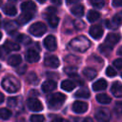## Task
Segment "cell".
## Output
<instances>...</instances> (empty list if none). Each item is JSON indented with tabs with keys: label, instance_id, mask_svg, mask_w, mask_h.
Masks as SVG:
<instances>
[{
	"label": "cell",
	"instance_id": "obj_1",
	"mask_svg": "<svg viewBox=\"0 0 122 122\" xmlns=\"http://www.w3.org/2000/svg\"><path fill=\"white\" fill-rule=\"evenodd\" d=\"M91 46L90 40L85 36H78L73 38L70 42V47L76 51H87Z\"/></svg>",
	"mask_w": 122,
	"mask_h": 122
},
{
	"label": "cell",
	"instance_id": "obj_2",
	"mask_svg": "<svg viewBox=\"0 0 122 122\" xmlns=\"http://www.w3.org/2000/svg\"><path fill=\"white\" fill-rule=\"evenodd\" d=\"M2 87L8 92H15L20 89V82L15 76L7 75L2 80Z\"/></svg>",
	"mask_w": 122,
	"mask_h": 122
},
{
	"label": "cell",
	"instance_id": "obj_3",
	"mask_svg": "<svg viewBox=\"0 0 122 122\" xmlns=\"http://www.w3.org/2000/svg\"><path fill=\"white\" fill-rule=\"evenodd\" d=\"M66 100V95L61 92H55L51 94L48 99V105L51 109L58 110L61 108V106L64 104Z\"/></svg>",
	"mask_w": 122,
	"mask_h": 122
},
{
	"label": "cell",
	"instance_id": "obj_4",
	"mask_svg": "<svg viewBox=\"0 0 122 122\" xmlns=\"http://www.w3.org/2000/svg\"><path fill=\"white\" fill-rule=\"evenodd\" d=\"M47 30V27L44 23L42 22H36V23H33L30 29H29V31L30 34L34 35V36H42Z\"/></svg>",
	"mask_w": 122,
	"mask_h": 122
},
{
	"label": "cell",
	"instance_id": "obj_5",
	"mask_svg": "<svg viewBox=\"0 0 122 122\" xmlns=\"http://www.w3.org/2000/svg\"><path fill=\"white\" fill-rule=\"evenodd\" d=\"M27 106L32 112H40L43 110V104L35 97H30L27 100Z\"/></svg>",
	"mask_w": 122,
	"mask_h": 122
},
{
	"label": "cell",
	"instance_id": "obj_6",
	"mask_svg": "<svg viewBox=\"0 0 122 122\" xmlns=\"http://www.w3.org/2000/svg\"><path fill=\"white\" fill-rule=\"evenodd\" d=\"M95 117L97 120L101 121V122H107L110 117H111V114H110V112L109 110L105 109V108H100L96 111L95 112Z\"/></svg>",
	"mask_w": 122,
	"mask_h": 122
},
{
	"label": "cell",
	"instance_id": "obj_7",
	"mask_svg": "<svg viewBox=\"0 0 122 122\" xmlns=\"http://www.w3.org/2000/svg\"><path fill=\"white\" fill-rule=\"evenodd\" d=\"M44 46L47 50L52 51L56 49L57 47V42H56V38L53 35H48L45 39H44Z\"/></svg>",
	"mask_w": 122,
	"mask_h": 122
},
{
	"label": "cell",
	"instance_id": "obj_8",
	"mask_svg": "<svg viewBox=\"0 0 122 122\" xmlns=\"http://www.w3.org/2000/svg\"><path fill=\"white\" fill-rule=\"evenodd\" d=\"M44 64H45L46 67L55 69V68L59 67L60 61H59V59H58L56 56H54V55H49V56L45 57V59H44Z\"/></svg>",
	"mask_w": 122,
	"mask_h": 122
},
{
	"label": "cell",
	"instance_id": "obj_9",
	"mask_svg": "<svg viewBox=\"0 0 122 122\" xmlns=\"http://www.w3.org/2000/svg\"><path fill=\"white\" fill-rule=\"evenodd\" d=\"M88 110V104L84 101H75L72 104V111L76 113H84Z\"/></svg>",
	"mask_w": 122,
	"mask_h": 122
},
{
	"label": "cell",
	"instance_id": "obj_10",
	"mask_svg": "<svg viewBox=\"0 0 122 122\" xmlns=\"http://www.w3.org/2000/svg\"><path fill=\"white\" fill-rule=\"evenodd\" d=\"M89 32H90V35H91L92 38H94V39H99V38H101V36L103 35V29H102L100 26H98V25H94V26H92V27H91Z\"/></svg>",
	"mask_w": 122,
	"mask_h": 122
},
{
	"label": "cell",
	"instance_id": "obj_11",
	"mask_svg": "<svg viewBox=\"0 0 122 122\" xmlns=\"http://www.w3.org/2000/svg\"><path fill=\"white\" fill-rule=\"evenodd\" d=\"M39 58H40V55H39L38 51H35V50L30 49V50H29V51H27V53H26V60H27L28 62L34 63V62H37V61L39 60Z\"/></svg>",
	"mask_w": 122,
	"mask_h": 122
},
{
	"label": "cell",
	"instance_id": "obj_12",
	"mask_svg": "<svg viewBox=\"0 0 122 122\" xmlns=\"http://www.w3.org/2000/svg\"><path fill=\"white\" fill-rule=\"evenodd\" d=\"M121 24V15L116 14L112 20L106 21V25L109 29H117Z\"/></svg>",
	"mask_w": 122,
	"mask_h": 122
},
{
	"label": "cell",
	"instance_id": "obj_13",
	"mask_svg": "<svg viewBox=\"0 0 122 122\" xmlns=\"http://www.w3.org/2000/svg\"><path fill=\"white\" fill-rule=\"evenodd\" d=\"M120 40V35L117 33H109L106 37L105 40V44L112 47L113 45H115L116 43H118Z\"/></svg>",
	"mask_w": 122,
	"mask_h": 122
},
{
	"label": "cell",
	"instance_id": "obj_14",
	"mask_svg": "<svg viewBox=\"0 0 122 122\" xmlns=\"http://www.w3.org/2000/svg\"><path fill=\"white\" fill-rule=\"evenodd\" d=\"M55 88H56V82L53 80H47L41 86V89L44 92H50L53 91Z\"/></svg>",
	"mask_w": 122,
	"mask_h": 122
},
{
	"label": "cell",
	"instance_id": "obj_15",
	"mask_svg": "<svg viewBox=\"0 0 122 122\" xmlns=\"http://www.w3.org/2000/svg\"><path fill=\"white\" fill-rule=\"evenodd\" d=\"M21 10L24 12H33L36 10V5L31 1H26L21 4Z\"/></svg>",
	"mask_w": 122,
	"mask_h": 122
},
{
	"label": "cell",
	"instance_id": "obj_16",
	"mask_svg": "<svg viewBox=\"0 0 122 122\" xmlns=\"http://www.w3.org/2000/svg\"><path fill=\"white\" fill-rule=\"evenodd\" d=\"M111 92L115 96V97H121L122 96V89H121V84L120 82L116 81L114 83H112V88H111Z\"/></svg>",
	"mask_w": 122,
	"mask_h": 122
},
{
	"label": "cell",
	"instance_id": "obj_17",
	"mask_svg": "<svg viewBox=\"0 0 122 122\" xmlns=\"http://www.w3.org/2000/svg\"><path fill=\"white\" fill-rule=\"evenodd\" d=\"M108 86V83L105 79H99L97 80L96 82L93 83L92 85V90L95 91V92H100V91H103L107 88Z\"/></svg>",
	"mask_w": 122,
	"mask_h": 122
},
{
	"label": "cell",
	"instance_id": "obj_18",
	"mask_svg": "<svg viewBox=\"0 0 122 122\" xmlns=\"http://www.w3.org/2000/svg\"><path fill=\"white\" fill-rule=\"evenodd\" d=\"M75 88V83L71 80H69V79H66V80H63L61 82V89L64 90V91H67V92H71L72 91L73 89Z\"/></svg>",
	"mask_w": 122,
	"mask_h": 122
},
{
	"label": "cell",
	"instance_id": "obj_19",
	"mask_svg": "<svg viewBox=\"0 0 122 122\" xmlns=\"http://www.w3.org/2000/svg\"><path fill=\"white\" fill-rule=\"evenodd\" d=\"M33 17V13L32 12H23L17 19V22L19 24H26L28 23L31 18Z\"/></svg>",
	"mask_w": 122,
	"mask_h": 122
},
{
	"label": "cell",
	"instance_id": "obj_20",
	"mask_svg": "<svg viewBox=\"0 0 122 122\" xmlns=\"http://www.w3.org/2000/svg\"><path fill=\"white\" fill-rule=\"evenodd\" d=\"M97 74V71L92 69V68H85L83 70V75L88 79V80H92L93 79Z\"/></svg>",
	"mask_w": 122,
	"mask_h": 122
},
{
	"label": "cell",
	"instance_id": "obj_21",
	"mask_svg": "<svg viewBox=\"0 0 122 122\" xmlns=\"http://www.w3.org/2000/svg\"><path fill=\"white\" fill-rule=\"evenodd\" d=\"M7 51H19L20 50V46L18 44H16L15 42L12 41H6L4 46H3Z\"/></svg>",
	"mask_w": 122,
	"mask_h": 122
},
{
	"label": "cell",
	"instance_id": "obj_22",
	"mask_svg": "<svg viewBox=\"0 0 122 122\" xmlns=\"http://www.w3.org/2000/svg\"><path fill=\"white\" fill-rule=\"evenodd\" d=\"M21 61H22V58H21V56L18 55V54H13V55L10 56L9 59H8L9 65H10V66H12V67L18 66V65L21 63Z\"/></svg>",
	"mask_w": 122,
	"mask_h": 122
},
{
	"label": "cell",
	"instance_id": "obj_23",
	"mask_svg": "<svg viewBox=\"0 0 122 122\" xmlns=\"http://www.w3.org/2000/svg\"><path fill=\"white\" fill-rule=\"evenodd\" d=\"M3 11H4L6 14L10 15V16H13V15L16 14L17 10H16V8H15L13 5H11V4H7V5L3 8Z\"/></svg>",
	"mask_w": 122,
	"mask_h": 122
},
{
	"label": "cell",
	"instance_id": "obj_24",
	"mask_svg": "<svg viewBox=\"0 0 122 122\" xmlns=\"http://www.w3.org/2000/svg\"><path fill=\"white\" fill-rule=\"evenodd\" d=\"M5 30H7V32L12 34L17 30V24L13 21H8L5 23Z\"/></svg>",
	"mask_w": 122,
	"mask_h": 122
},
{
	"label": "cell",
	"instance_id": "obj_25",
	"mask_svg": "<svg viewBox=\"0 0 122 122\" xmlns=\"http://www.w3.org/2000/svg\"><path fill=\"white\" fill-rule=\"evenodd\" d=\"M71 13L73 15H75L77 17H80V16H82L84 14V7L82 5H76V6L71 8Z\"/></svg>",
	"mask_w": 122,
	"mask_h": 122
},
{
	"label": "cell",
	"instance_id": "obj_26",
	"mask_svg": "<svg viewBox=\"0 0 122 122\" xmlns=\"http://www.w3.org/2000/svg\"><path fill=\"white\" fill-rule=\"evenodd\" d=\"M96 100H97V102H99L101 104H109L112 101L111 97L108 94H106V93H99V94H97L96 95Z\"/></svg>",
	"mask_w": 122,
	"mask_h": 122
},
{
	"label": "cell",
	"instance_id": "obj_27",
	"mask_svg": "<svg viewBox=\"0 0 122 122\" xmlns=\"http://www.w3.org/2000/svg\"><path fill=\"white\" fill-rule=\"evenodd\" d=\"M99 17H100V13L96 10H90L87 15V19L90 22H95L96 20L99 19Z\"/></svg>",
	"mask_w": 122,
	"mask_h": 122
},
{
	"label": "cell",
	"instance_id": "obj_28",
	"mask_svg": "<svg viewBox=\"0 0 122 122\" xmlns=\"http://www.w3.org/2000/svg\"><path fill=\"white\" fill-rule=\"evenodd\" d=\"M26 81L29 83V84H31V85H36L39 81L37 75L35 72H30L26 78Z\"/></svg>",
	"mask_w": 122,
	"mask_h": 122
},
{
	"label": "cell",
	"instance_id": "obj_29",
	"mask_svg": "<svg viewBox=\"0 0 122 122\" xmlns=\"http://www.w3.org/2000/svg\"><path fill=\"white\" fill-rule=\"evenodd\" d=\"M112 51V47L107 45V44H101L99 46V51L103 53L104 55H110V53Z\"/></svg>",
	"mask_w": 122,
	"mask_h": 122
},
{
	"label": "cell",
	"instance_id": "obj_30",
	"mask_svg": "<svg viewBox=\"0 0 122 122\" xmlns=\"http://www.w3.org/2000/svg\"><path fill=\"white\" fill-rule=\"evenodd\" d=\"M48 21L51 27L55 28L59 23V18L55 14H51V15H48Z\"/></svg>",
	"mask_w": 122,
	"mask_h": 122
},
{
	"label": "cell",
	"instance_id": "obj_31",
	"mask_svg": "<svg viewBox=\"0 0 122 122\" xmlns=\"http://www.w3.org/2000/svg\"><path fill=\"white\" fill-rule=\"evenodd\" d=\"M10 115H11V112L10 110H8L7 108H1L0 109V119L7 120L10 117Z\"/></svg>",
	"mask_w": 122,
	"mask_h": 122
},
{
	"label": "cell",
	"instance_id": "obj_32",
	"mask_svg": "<svg viewBox=\"0 0 122 122\" xmlns=\"http://www.w3.org/2000/svg\"><path fill=\"white\" fill-rule=\"evenodd\" d=\"M75 96L78 98H89L90 97V92L87 89H80L76 92Z\"/></svg>",
	"mask_w": 122,
	"mask_h": 122
},
{
	"label": "cell",
	"instance_id": "obj_33",
	"mask_svg": "<svg viewBox=\"0 0 122 122\" xmlns=\"http://www.w3.org/2000/svg\"><path fill=\"white\" fill-rule=\"evenodd\" d=\"M20 103V97H10L8 98V106L10 108H16Z\"/></svg>",
	"mask_w": 122,
	"mask_h": 122
},
{
	"label": "cell",
	"instance_id": "obj_34",
	"mask_svg": "<svg viewBox=\"0 0 122 122\" xmlns=\"http://www.w3.org/2000/svg\"><path fill=\"white\" fill-rule=\"evenodd\" d=\"M17 40H18L20 43L24 44V45H28V44H30V43L31 42L30 38L29 36L25 35V34H19V35L17 36Z\"/></svg>",
	"mask_w": 122,
	"mask_h": 122
},
{
	"label": "cell",
	"instance_id": "obj_35",
	"mask_svg": "<svg viewBox=\"0 0 122 122\" xmlns=\"http://www.w3.org/2000/svg\"><path fill=\"white\" fill-rule=\"evenodd\" d=\"M80 58L79 57H77V56H75V55H69V56H67V57H65V61L67 62V63H71V64H75L76 62L79 64L80 63Z\"/></svg>",
	"mask_w": 122,
	"mask_h": 122
},
{
	"label": "cell",
	"instance_id": "obj_36",
	"mask_svg": "<svg viewBox=\"0 0 122 122\" xmlns=\"http://www.w3.org/2000/svg\"><path fill=\"white\" fill-rule=\"evenodd\" d=\"M90 1H91V4L97 9H101L105 5V0H90Z\"/></svg>",
	"mask_w": 122,
	"mask_h": 122
},
{
	"label": "cell",
	"instance_id": "obj_37",
	"mask_svg": "<svg viewBox=\"0 0 122 122\" xmlns=\"http://www.w3.org/2000/svg\"><path fill=\"white\" fill-rule=\"evenodd\" d=\"M30 122H44L45 117L41 114H33L30 116Z\"/></svg>",
	"mask_w": 122,
	"mask_h": 122
},
{
	"label": "cell",
	"instance_id": "obj_38",
	"mask_svg": "<svg viewBox=\"0 0 122 122\" xmlns=\"http://www.w3.org/2000/svg\"><path fill=\"white\" fill-rule=\"evenodd\" d=\"M65 72L67 74H69L70 76H72L73 74H76L77 73V69L75 67H69V68H65Z\"/></svg>",
	"mask_w": 122,
	"mask_h": 122
},
{
	"label": "cell",
	"instance_id": "obj_39",
	"mask_svg": "<svg viewBox=\"0 0 122 122\" xmlns=\"http://www.w3.org/2000/svg\"><path fill=\"white\" fill-rule=\"evenodd\" d=\"M116 71L112 68V67H111V66H109L108 68H107V70H106V74L109 76V77H113V76H115L116 75Z\"/></svg>",
	"mask_w": 122,
	"mask_h": 122
},
{
	"label": "cell",
	"instance_id": "obj_40",
	"mask_svg": "<svg viewBox=\"0 0 122 122\" xmlns=\"http://www.w3.org/2000/svg\"><path fill=\"white\" fill-rule=\"evenodd\" d=\"M113 65H114V67H115L116 69L120 70V69L122 68V59H121V58L115 59V60L113 61Z\"/></svg>",
	"mask_w": 122,
	"mask_h": 122
},
{
	"label": "cell",
	"instance_id": "obj_41",
	"mask_svg": "<svg viewBox=\"0 0 122 122\" xmlns=\"http://www.w3.org/2000/svg\"><path fill=\"white\" fill-rule=\"evenodd\" d=\"M55 12H56V9H55V8H52V7H49V8L46 10V14H47V15L55 14Z\"/></svg>",
	"mask_w": 122,
	"mask_h": 122
},
{
	"label": "cell",
	"instance_id": "obj_42",
	"mask_svg": "<svg viewBox=\"0 0 122 122\" xmlns=\"http://www.w3.org/2000/svg\"><path fill=\"white\" fill-rule=\"evenodd\" d=\"M7 53V51L4 47H0V58H4L5 54Z\"/></svg>",
	"mask_w": 122,
	"mask_h": 122
},
{
	"label": "cell",
	"instance_id": "obj_43",
	"mask_svg": "<svg viewBox=\"0 0 122 122\" xmlns=\"http://www.w3.org/2000/svg\"><path fill=\"white\" fill-rule=\"evenodd\" d=\"M51 122H69V121L67 119H65V118H62V117H56Z\"/></svg>",
	"mask_w": 122,
	"mask_h": 122
},
{
	"label": "cell",
	"instance_id": "obj_44",
	"mask_svg": "<svg viewBox=\"0 0 122 122\" xmlns=\"http://www.w3.org/2000/svg\"><path fill=\"white\" fill-rule=\"evenodd\" d=\"M122 4V0H112V5L114 7H120Z\"/></svg>",
	"mask_w": 122,
	"mask_h": 122
},
{
	"label": "cell",
	"instance_id": "obj_45",
	"mask_svg": "<svg viewBox=\"0 0 122 122\" xmlns=\"http://www.w3.org/2000/svg\"><path fill=\"white\" fill-rule=\"evenodd\" d=\"M20 69H21V70L18 71V73H19V74H22V73H24L25 71H26V66H24V67H22V68H20Z\"/></svg>",
	"mask_w": 122,
	"mask_h": 122
},
{
	"label": "cell",
	"instance_id": "obj_46",
	"mask_svg": "<svg viewBox=\"0 0 122 122\" xmlns=\"http://www.w3.org/2000/svg\"><path fill=\"white\" fill-rule=\"evenodd\" d=\"M51 3H53L55 5H61L62 0H51Z\"/></svg>",
	"mask_w": 122,
	"mask_h": 122
},
{
	"label": "cell",
	"instance_id": "obj_47",
	"mask_svg": "<svg viewBox=\"0 0 122 122\" xmlns=\"http://www.w3.org/2000/svg\"><path fill=\"white\" fill-rule=\"evenodd\" d=\"M79 0H66V2L68 3V4H73V3H76V2H78Z\"/></svg>",
	"mask_w": 122,
	"mask_h": 122
},
{
	"label": "cell",
	"instance_id": "obj_48",
	"mask_svg": "<svg viewBox=\"0 0 122 122\" xmlns=\"http://www.w3.org/2000/svg\"><path fill=\"white\" fill-rule=\"evenodd\" d=\"M4 101V94L2 92H0V104Z\"/></svg>",
	"mask_w": 122,
	"mask_h": 122
},
{
	"label": "cell",
	"instance_id": "obj_49",
	"mask_svg": "<svg viewBox=\"0 0 122 122\" xmlns=\"http://www.w3.org/2000/svg\"><path fill=\"white\" fill-rule=\"evenodd\" d=\"M83 122H92V119H91V118H86V119H84V120H83Z\"/></svg>",
	"mask_w": 122,
	"mask_h": 122
},
{
	"label": "cell",
	"instance_id": "obj_50",
	"mask_svg": "<svg viewBox=\"0 0 122 122\" xmlns=\"http://www.w3.org/2000/svg\"><path fill=\"white\" fill-rule=\"evenodd\" d=\"M117 52H118L117 54H119V55L121 54V48H119V49H118V51H117Z\"/></svg>",
	"mask_w": 122,
	"mask_h": 122
},
{
	"label": "cell",
	"instance_id": "obj_51",
	"mask_svg": "<svg viewBox=\"0 0 122 122\" xmlns=\"http://www.w3.org/2000/svg\"><path fill=\"white\" fill-rule=\"evenodd\" d=\"M37 1H38L39 3H44V2H46L47 0H37Z\"/></svg>",
	"mask_w": 122,
	"mask_h": 122
},
{
	"label": "cell",
	"instance_id": "obj_52",
	"mask_svg": "<svg viewBox=\"0 0 122 122\" xmlns=\"http://www.w3.org/2000/svg\"><path fill=\"white\" fill-rule=\"evenodd\" d=\"M1 38H2V32L0 31V40H1Z\"/></svg>",
	"mask_w": 122,
	"mask_h": 122
},
{
	"label": "cell",
	"instance_id": "obj_53",
	"mask_svg": "<svg viewBox=\"0 0 122 122\" xmlns=\"http://www.w3.org/2000/svg\"><path fill=\"white\" fill-rule=\"evenodd\" d=\"M2 3H3V0H0V6L2 5Z\"/></svg>",
	"mask_w": 122,
	"mask_h": 122
},
{
	"label": "cell",
	"instance_id": "obj_54",
	"mask_svg": "<svg viewBox=\"0 0 122 122\" xmlns=\"http://www.w3.org/2000/svg\"><path fill=\"white\" fill-rule=\"evenodd\" d=\"M10 1H13V2H16V0H10Z\"/></svg>",
	"mask_w": 122,
	"mask_h": 122
},
{
	"label": "cell",
	"instance_id": "obj_55",
	"mask_svg": "<svg viewBox=\"0 0 122 122\" xmlns=\"http://www.w3.org/2000/svg\"><path fill=\"white\" fill-rule=\"evenodd\" d=\"M0 69H1V65H0Z\"/></svg>",
	"mask_w": 122,
	"mask_h": 122
}]
</instances>
